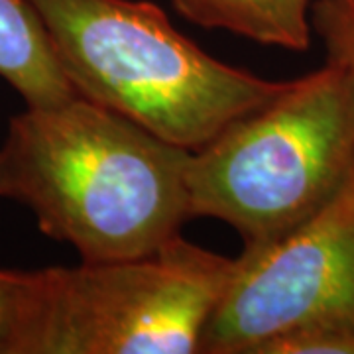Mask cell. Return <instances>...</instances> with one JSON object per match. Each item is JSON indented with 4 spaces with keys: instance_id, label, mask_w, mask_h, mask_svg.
<instances>
[{
    "instance_id": "obj_5",
    "label": "cell",
    "mask_w": 354,
    "mask_h": 354,
    "mask_svg": "<svg viewBox=\"0 0 354 354\" xmlns=\"http://www.w3.org/2000/svg\"><path fill=\"white\" fill-rule=\"evenodd\" d=\"M307 330L354 335V165L301 227L236 258L199 353L258 354L266 342Z\"/></svg>"
},
{
    "instance_id": "obj_9",
    "label": "cell",
    "mask_w": 354,
    "mask_h": 354,
    "mask_svg": "<svg viewBox=\"0 0 354 354\" xmlns=\"http://www.w3.org/2000/svg\"><path fill=\"white\" fill-rule=\"evenodd\" d=\"M258 354H354V335L339 330H307L266 342Z\"/></svg>"
},
{
    "instance_id": "obj_3",
    "label": "cell",
    "mask_w": 354,
    "mask_h": 354,
    "mask_svg": "<svg viewBox=\"0 0 354 354\" xmlns=\"http://www.w3.org/2000/svg\"><path fill=\"white\" fill-rule=\"evenodd\" d=\"M353 165L354 91L327 59L191 152L189 215L227 223L256 252L319 213Z\"/></svg>"
},
{
    "instance_id": "obj_10",
    "label": "cell",
    "mask_w": 354,
    "mask_h": 354,
    "mask_svg": "<svg viewBox=\"0 0 354 354\" xmlns=\"http://www.w3.org/2000/svg\"><path fill=\"white\" fill-rule=\"evenodd\" d=\"M26 272L0 268V354H10L20 323Z\"/></svg>"
},
{
    "instance_id": "obj_6",
    "label": "cell",
    "mask_w": 354,
    "mask_h": 354,
    "mask_svg": "<svg viewBox=\"0 0 354 354\" xmlns=\"http://www.w3.org/2000/svg\"><path fill=\"white\" fill-rule=\"evenodd\" d=\"M0 79L26 106H50L77 95L30 0H0Z\"/></svg>"
},
{
    "instance_id": "obj_8",
    "label": "cell",
    "mask_w": 354,
    "mask_h": 354,
    "mask_svg": "<svg viewBox=\"0 0 354 354\" xmlns=\"http://www.w3.org/2000/svg\"><path fill=\"white\" fill-rule=\"evenodd\" d=\"M311 28L323 41L327 59L346 73L354 91V0H313Z\"/></svg>"
},
{
    "instance_id": "obj_7",
    "label": "cell",
    "mask_w": 354,
    "mask_h": 354,
    "mask_svg": "<svg viewBox=\"0 0 354 354\" xmlns=\"http://www.w3.org/2000/svg\"><path fill=\"white\" fill-rule=\"evenodd\" d=\"M193 24L227 30L262 46L305 51L311 44L313 0H171Z\"/></svg>"
},
{
    "instance_id": "obj_2",
    "label": "cell",
    "mask_w": 354,
    "mask_h": 354,
    "mask_svg": "<svg viewBox=\"0 0 354 354\" xmlns=\"http://www.w3.org/2000/svg\"><path fill=\"white\" fill-rule=\"evenodd\" d=\"M79 97L195 152L288 81L223 64L148 0H30Z\"/></svg>"
},
{
    "instance_id": "obj_4",
    "label": "cell",
    "mask_w": 354,
    "mask_h": 354,
    "mask_svg": "<svg viewBox=\"0 0 354 354\" xmlns=\"http://www.w3.org/2000/svg\"><path fill=\"white\" fill-rule=\"evenodd\" d=\"M236 258L174 236L156 252L26 272L10 354H195Z\"/></svg>"
},
{
    "instance_id": "obj_1",
    "label": "cell",
    "mask_w": 354,
    "mask_h": 354,
    "mask_svg": "<svg viewBox=\"0 0 354 354\" xmlns=\"http://www.w3.org/2000/svg\"><path fill=\"white\" fill-rule=\"evenodd\" d=\"M189 150L73 95L26 106L0 144V197L85 262L156 252L187 223Z\"/></svg>"
}]
</instances>
